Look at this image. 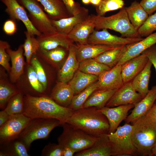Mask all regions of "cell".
<instances>
[{
    "label": "cell",
    "mask_w": 156,
    "mask_h": 156,
    "mask_svg": "<svg viewBox=\"0 0 156 156\" xmlns=\"http://www.w3.org/2000/svg\"><path fill=\"white\" fill-rule=\"evenodd\" d=\"M24 102L23 114L31 119L53 118L64 123L67 122L74 111L69 107L60 105L46 95L26 94Z\"/></svg>",
    "instance_id": "obj_1"
},
{
    "label": "cell",
    "mask_w": 156,
    "mask_h": 156,
    "mask_svg": "<svg viewBox=\"0 0 156 156\" xmlns=\"http://www.w3.org/2000/svg\"><path fill=\"white\" fill-rule=\"evenodd\" d=\"M66 123L94 136L108 134L109 132L107 119L99 109L94 107L74 111Z\"/></svg>",
    "instance_id": "obj_2"
},
{
    "label": "cell",
    "mask_w": 156,
    "mask_h": 156,
    "mask_svg": "<svg viewBox=\"0 0 156 156\" xmlns=\"http://www.w3.org/2000/svg\"><path fill=\"white\" fill-rule=\"evenodd\" d=\"M132 125L133 141L138 155L152 156L156 143V123L146 115Z\"/></svg>",
    "instance_id": "obj_3"
},
{
    "label": "cell",
    "mask_w": 156,
    "mask_h": 156,
    "mask_svg": "<svg viewBox=\"0 0 156 156\" xmlns=\"http://www.w3.org/2000/svg\"><path fill=\"white\" fill-rule=\"evenodd\" d=\"M94 16L96 30L109 29L119 33L123 37H141L138 30L131 23L125 7H123L117 13L110 16L94 15Z\"/></svg>",
    "instance_id": "obj_4"
},
{
    "label": "cell",
    "mask_w": 156,
    "mask_h": 156,
    "mask_svg": "<svg viewBox=\"0 0 156 156\" xmlns=\"http://www.w3.org/2000/svg\"><path fill=\"white\" fill-rule=\"evenodd\" d=\"M63 123L53 118L32 119L20 135L18 139L22 142L28 151L35 140L47 138L52 131Z\"/></svg>",
    "instance_id": "obj_5"
},
{
    "label": "cell",
    "mask_w": 156,
    "mask_h": 156,
    "mask_svg": "<svg viewBox=\"0 0 156 156\" xmlns=\"http://www.w3.org/2000/svg\"><path fill=\"white\" fill-rule=\"evenodd\" d=\"M61 126L63 131L57 138L58 144L62 147L71 148L76 153L91 147L99 136L88 134L66 122L62 123Z\"/></svg>",
    "instance_id": "obj_6"
},
{
    "label": "cell",
    "mask_w": 156,
    "mask_h": 156,
    "mask_svg": "<svg viewBox=\"0 0 156 156\" xmlns=\"http://www.w3.org/2000/svg\"><path fill=\"white\" fill-rule=\"evenodd\" d=\"M133 125L125 123L118 126L115 132L107 134L111 144L112 156H138L132 140Z\"/></svg>",
    "instance_id": "obj_7"
},
{
    "label": "cell",
    "mask_w": 156,
    "mask_h": 156,
    "mask_svg": "<svg viewBox=\"0 0 156 156\" xmlns=\"http://www.w3.org/2000/svg\"><path fill=\"white\" fill-rule=\"evenodd\" d=\"M17 0L27 10L32 25L41 34L57 31L51 19L37 0Z\"/></svg>",
    "instance_id": "obj_8"
},
{
    "label": "cell",
    "mask_w": 156,
    "mask_h": 156,
    "mask_svg": "<svg viewBox=\"0 0 156 156\" xmlns=\"http://www.w3.org/2000/svg\"><path fill=\"white\" fill-rule=\"evenodd\" d=\"M31 119L23 114L10 116L0 126V144L18 139Z\"/></svg>",
    "instance_id": "obj_9"
},
{
    "label": "cell",
    "mask_w": 156,
    "mask_h": 156,
    "mask_svg": "<svg viewBox=\"0 0 156 156\" xmlns=\"http://www.w3.org/2000/svg\"><path fill=\"white\" fill-rule=\"evenodd\" d=\"M143 98L136 91L130 81L124 83L116 90L105 106L114 107L129 104L135 105Z\"/></svg>",
    "instance_id": "obj_10"
},
{
    "label": "cell",
    "mask_w": 156,
    "mask_h": 156,
    "mask_svg": "<svg viewBox=\"0 0 156 156\" xmlns=\"http://www.w3.org/2000/svg\"><path fill=\"white\" fill-rule=\"evenodd\" d=\"M142 37H119L109 33L106 29L101 31L94 30L90 36L87 44L119 46L134 44L142 40Z\"/></svg>",
    "instance_id": "obj_11"
},
{
    "label": "cell",
    "mask_w": 156,
    "mask_h": 156,
    "mask_svg": "<svg viewBox=\"0 0 156 156\" xmlns=\"http://www.w3.org/2000/svg\"><path fill=\"white\" fill-rule=\"evenodd\" d=\"M5 5V12L11 19L22 21L25 25L27 31L37 36L42 34L32 25L25 8L17 0H1Z\"/></svg>",
    "instance_id": "obj_12"
},
{
    "label": "cell",
    "mask_w": 156,
    "mask_h": 156,
    "mask_svg": "<svg viewBox=\"0 0 156 156\" xmlns=\"http://www.w3.org/2000/svg\"><path fill=\"white\" fill-rule=\"evenodd\" d=\"M39 49L48 51L62 47L68 50L73 41L68 35L57 31L42 34L38 36Z\"/></svg>",
    "instance_id": "obj_13"
},
{
    "label": "cell",
    "mask_w": 156,
    "mask_h": 156,
    "mask_svg": "<svg viewBox=\"0 0 156 156\" xmlns=\"http://www.w3.org/2000/svg\"><path fill=\"white\" fill-rule=\"evenodd\" d=\"M156 101V86H153L146 95L134 105L131 113L125 120V122L132 124L146 115Z\"/></svg>",
    "instance_id": "obj_14"
},
{
    "label": "cell",
    "mask_w": 156,
    "mask_h": 156,
    "mask_svg": "<svg viewBox=\"0 0 156 156\" xmlns=\"http://www.w3.org/2000/svg\"><path fill=\"white\" fill-rule=\"evenodd\" d=\"M149 60L142 53L122 65L121 74L124 83L131 81L144 69Z\"/></svg>",
    "instance_id": "obj_15"
},
{
    "label": "cell",
    "mask_w": 156,
    "mask_h": 156,
    "mask_svg": "<svg viewBox=\"0 0 156 156\" xmlns=\"http://www.w3.org/2000/svg\"><path fill=\"white\" fill-rule=\"evenodd\" d=\"M121 65L117 64L98 76L97 90L118 89L123 84L121 74Z\"/></svg>",
    "instance_id": "obj_16"
},
{
    "label": "cell",
    "mask_w": 156,
    "mask_h": 156,
    "mask_svg": "<svg viewBox=\"0 0 156 156\" xmlns=\"http://www.w3.org/2000/svg\"><path fill=\"white\" fill-rule=\"evenodd\" d=\"M133 104H127L114 107L106 106L99 109L107 119L109 124V133L115 131L120 124L125 120L129 111L134 107Z\"/></svg>",
    "instance_id": "obj_17"
},
{
    "label": "cell",
    "mask_w": 156,
    "mask_h": 156,
    "mask_svg": "<svg viewBox=\"0 0 156 156\" xmlns=\"http://www.w3.org/2000/svg\"><path fill=\"white\" fill-rule=\"evenodd\" d=\"M94 16L89 15L86 20L77 25L68 34V37L79 44H87L90 36L95 28Z\"/></svg>",
    "instance_id": "obj_18"
},
{
    "label": "cell",
    "mask_w": 156,
    "mask_h": 156,
    "mask_svg": "<svg viewBox=\"0 0 156 156\" xmlns=\"http://www.w3.org/2000/svg\"><path fill=\"white\" fill-rule=\"evenodd\" d=\"M89 10L81 7L77 14L70 17L55 20L51 19L56 31L68 35L77 24L86 20L88 17Z\"/></svg>",
    "instance_id": "obj_19"
},
{
    "label": "cell",
    "mask_w": 156,
    "mask_h": 156,
    "mask_svg": "<svg viewBox=\"0 0 156 156\" xmlns=\"http://www.w3.org/2000/svg\"><path fill=\"white\" fill-rule=\"evenodd\" d=\"M76 50L77 46L73 44L68 49L67 58L58 73L59 81L65 83L69 82L78 69L79 62L77 58Z\"/></svg>",
    "instance_id": "obj_20"
},
{
    "label": "cell",
    "mask_w": 156,
    "mask_h": 156,
    "mask_svg": "<svg viewBox=\"0 0 156 156\" xmlns=\"http://www.w3.org/2000/svg\"><path fill=\"white\" fill-rule=\"evenodd\" d=\"M76 156H112V148L107 134L101 135L94 144L86 149L76 153Z\"/></svg>",
    "instance_id": "obj_21"
},
{
    "label": "cell",
    "mask_w": 156,
    "mask_h": 156,
    "mask_svg": "<svg viewBox=\"0 0 156 156\" xmlns=\"http://www.w3.org/2000/svg\"><path fill=\"white\" fill-rule=\"evenodd\" d=\"M11 62V66L9 73L11 81L16 82L23 74L25 62L23 55L24 49L23 44L20 45L16 50L12 49L10 47L6 49Z\"/></svg>",
    "instance_id": "obj_22"
},
{
    "label": "cell",
    "mask_w": 156,
    "mask_h": 156,
    "mask_svg": "<svg viewBox=\"0 0 156 156\" xmlns=\"http://www.w3.org/2000/svg\"><path fill=\"white\" fill-rule=\"evenodd\" d=\"M155 44H156V32L137 42L129 44L125 54L117 64L122 65L127 61L140 55Z\"/></svg>",
    "instance_id": "obj_23"
},
{
    "label": "cell",
    "mask_w": 156,
    "mask_h": 156,
    "mask_svg": "<svg viewBox=\"0 0 156 156\" xmlns=\"http://www.w3.org/2000/svg\"><path fill=\"white\" fill-rule=\"evenodd\" d=\"M74 95L68 83L59 81L52 89L50 97L60 105L68 107Z\"/></svg>",
    "instance_id": "obj_24"
},
{
    "label": "cell",
    "mask_w": 156,
    "mask_h": 156,
    "mask_svg": "<svg viewBox=\"0 0 156 156\" xmlns=\"http://www.w3.org/2000/svg\"><path fill=\"white\" fill-rule=\"evenodd\" d=\"M115 47L92 44H79L77 46V58L79 62L87 59L94 58Z\"/></svg>",
    "instance_id": "obj_25"
},
{
    "label": "cell",
    "mask_w": 156,
    "mask_h": 156,
    "mask_svg": "<svg viewBox=\"0 0 156 156\" xmlns=\"http://www.w3.org/2000/svg\"><path fill=\"white\" fill-rule=\"evenodd\" d=\"M37 0L51 19L57 20L72 16L61 0Z\"/></svg>",
    "instance_id": "obj_26"
},
{
    "label": "cell",
    "mask_w": 156,
    "mask_h": 156,
    "mask_svg": "<svg viewBox=\"0 0 156 156\" xmlns=\"http://www.w3.org/2000/svg\"><path fill=\"white\" fill-rule=\"evenodd\" d=\"M129 45L116 46L93 59L112 68L118 64L127 51Z\"/></svg>",
    "instance_id": "obj_27"
},
{
    "label": "cell",
    "mask_w": 156,
    "mask_h": 156,
    "mask_svg": "<svg viewBox=\"0 0 156 156\" xmlns=\"http://www.w3.org/2000/svg\"><path fill=\"white\" fill-rule=\"evenodd\" d=\"M117 90H96L87 99L82 108L94 107L100 109L105 107Z\"/></svg>",
    "instance_id": "obj_28"
},
{
    "label": "cell",
    "mask_w": 156,
    "mask_h": 156,
    "mask_svg": "<svg viewBox=\"0 0 156 156\" xmlns=\"http://www.w3.org/2000/svg\"><path fill=\"white\" fill-rule=\"evenodd\" d=\"M98 79L97 76L86 73L78 69L68 84L75 95L97 81Z\"/></svg>",
    "instance_id": "obj_29"
},
{
    "label": "cell",
    "mask_w": 156,
    "mask_h": 156,
    "mask_svg": "<svg viewBox=\"0 0 156 156\" xmlns=\"http://www.w3.org/2000/svg\"><path fill=\"white\" fill-rule=\"evenodd\" d=\"M152 65L149 60L144 69L131 81L136 91L143 97L149 90L148 85Z\"/></svg>",
    "instance_id": "obj_30"
},
{
    "label": "cell",
    "mask_w": 156,
    "mask_h": 156,
    "mask_svg": "<svg viewBox=\"0 0 156 156\" xmlns=\"http://www.w3.org/2000/svg\"><path fill=\"white\" fill-rule=\"evenodd\" d=\"M129 19L133 26L138 30L144 23L149 15L136 1L125 7Z\"/></svg>",
    "instance_id": "obj_31"
},
{
    "label": "cell",
    "mask_w": 156,
    "mask_h": 156,
    "mask_svg": "<svg viewBox=\"0 0 156 156\" xmlns=\"http://www.w3.org/2000/svg\"><path fill=\"white\" fill-rule=\"evenodd\" d=\"M0 156H29L23 143L18 138L0 144Z\"/></svg>",
    "instance_id": "obj_32"
},
{
    "label": "cell",
    "mask_w": 156,
    "mask_h": 156,
    "mask_svg": "<svg viewBox=\"0 0 156 156\" xmlns=\"http://www.w3.org/2000/svg\"><path fill=\"white\" fill-rule=\"evenodd\" d=\"M111 68L93 58L87 59L79 62L78 69L84 73L98 76Z\"/></svg>",
    "instance_id": "obj_33"
},
{
    "label": "cell",
    "mask_w": 156,
    "mask_h": 156,
    "mask_svg": "<svg viewBox=\"0 0 156 156\" xmlns=\"http://www.w3.org/2000/svg\"><path fill=\"white\" fill-rule=\"evenodd\" d=\"M97 80L92 83L78 94L75 95L68 107L74 111L81 108L91 94L98 88Z\"/></svg>",
    "instance_id": "obj_34"
},
{
    "label": "cell",
    "mask_w": 156,
    "mask_h": 156,
    "mask_svg": "<svg viewBox=\"0 0 156 156\" xmlns=\"http://www.w3.org/2000/svg\"><path fill=\"white\" fill-rule=\"evenodd\" d=\"M26 38L23 44L24 55L25 57L27 63H30L32 56L36 54L40 48L39 44L35 35L32 34L27 31L24 32Z\"/></svg>",
    "instance_id": "obj_35"
},
{
    "label": "cell",
    "mask_w": 156,
    "mask_h": 156,
    "mask_svg": "<svg viewBox=\"0 0 156 156\" xmlns=\"http://www.w3.org/2000/svg\"><path fill=\"white\" fill-rule=\"evenodd\" d=\"M4 109L10 116L23 114L24 102L23 94L19 92L8 101Z\"/></svg>",
    "instance_id": "obj_36"
},
{
    "label": "cell",
    "mask_w": 156,
    "mask_h": 156,
    "mask_svg": "<svg viewBox=\"0 0 156 156\" xmlns=\"http://www.w3.org/2000/svg\"><path fill=\"white\" fill-rule=\"evenodd\" d=\"M20 90L4 80L0 81V108L2 110L5 108L9 100Z\"/></svg>",
    "instance_id": "obj_37"
},
{
    "label": "cell",
    "mask_w": 156,
    "mask_h": 156,
    "mask_svg": "<svg viewBox=\"0 0 156 156\" xmlns=\"http://www.w3.org/2000/svg\"><path fill=\"white\" fill-rule=\"evenodd\" d=\"M124 5L123 0H102L96 7L97 15L104 16L108 12L120 9Z\"/></svg>",
    "instance_id": "obj_38"
},
{
    "label": "cell",
    "mask_w": 156,
    "mask_h": 156,
    "mask_svg": "<svg viewBox=\"0 0 156 156\" xmlns=\"http://www.w3.org/2000/svg\"><path fill=\"white\" fill-rule=\"evenodd\" d=\"M64 48L59 47L48 51L41 50L39 49L37 53L45 59L58 63L62 61L65 56L66 53Z\"/></svg>",
    "instance_id": "obj_39"
},
{
    "label": "cell",
    "mask_w": 156,
    "mask_h": 156,
    "mask_svg": "<svg viewBox=\"0 0 156 156\" xmlns=\"http://www.w3.org/2000/svg\"><path fill=\"white\" fill-rule=\"evenodd\" d=\"M156 31V13L149 15L143 24L138 29L140 37H147Z\"/></svg>",
    "instance_id": "obj_40"
},
{
    "label": "cell",
    "mask_w": 156,
    "mask_h": 156,
    "mask_svg": "<svg viewBox=\"0 0 156 156\" xmlns=\"http://www.w3.org/2000/svg\"><path fill=\"white\" fill-rule=\"evenodd\" d=\"M34 69L38 79L46 90L47 87V79L45 71L38 58L37 54H34L31 58L30 63Z\"/></svg>",
    "instance_id": "obj_41"
},
{
    "label": "cell",
    "mask_w": 156,
    "mask_h": 156,
    "mask_svg": "<svg viewBox=\"0 0 156 156\" xmlns=\"http://www.w3.org/2000/svg\"><path fill=\"white\" fill-rule=\"evenodd\" d=\"M27 77L31 86L36 92L40 93L44 92L45 90L31 65H29L27 69Z\"/></svg>",
    "instance_id": "obj_42"
},
{
    "label": "cell",
    "mask_w": 156,
    "mask_h": 156,
    "mask_svg": "<svg viewBox=\"0 0 156 156\" xmlns=\"http://www.w3.org/2000/svg\"><path fill=\"white\" fill-rule=\"evenodd\" d=\"M10 47L7 41L0 40V64L9 73L11 67L9 63L10 56L6 51V49Z\"/></svg>",
    "instance_id": "obj_43"
},
{
    "label": "cell",
    "mask_w": 156,
    "mask_h": 156,
    "mask_svg": "<svg viewBox=\"0 0 156 156\" xmlns=\"http://www.w3.org/2000/svg\"><path fill=\"white\" fill-rule=\"evenodd\" d=\"M42 156H63V147L59 144L49 143L42 149Z\"/></svg>",
    "instance_id": "obj_44"
},
{
    "label": "cell",
    "mask_w": 156,
    "mask_h": 156,
    "mask_svg": "<svg viewBox=\"0 0 156 156\" xmlns=\"http://www.w3.org/2000/svg\"><path fill=\"white\" fill-rule=\"evenodd\" d=\"M65 5L68 11L73 16L78 13L81 8L80 4L74 0H61Z\"/></svg>",
    "instance_id": "obj_45"
},
{
    "label": "cell",
    "mask_w": 156,
    "mask_h": 156,
    "mask_svg": "<svg viewBox=\"0 0 156 156\" xmlns=\"http://www.w3.org/2000/svg\"><path fill=\"white\" fill-rule=\"evenodd\" d=\"M3 29L7 35H11L14 34L17 30L15 20L10 18L6 21L3 24Z\"/></svg>",
    "instance_id": "obj_46"
},
{
    "label": "cell",
    "mask_w": 156,
    "mask_h": 156,
    "mask_svg": "<svg viewBox=\"0 0 156 156\" xmlns=\"http://www.w3.org/2000/svg\"><path fill=\"white\" fill-rule=\"evenodd\" d=\"M140 3L149 16L156 11V0H141Z\"/></svg>",
    "instance_id": "obj_47"
},
{
    "label": "cell",
    "mask_w": 156,
    "mask_h": 156,
    "mask_svg": "<svg viewBox=\"0 0 156 156\" xmlns=\"http://www.w3.org/2000/svg\"><path fill=\"white\" fill-rule=\"evenodd\" d=\"M142 53L148 57L154 67L156 72V44L148 48Z\"/></svg>",
    "instance_id": "obj_48"
},
{
    "label": "cell",
    "mask_w": 156,
    "mask_h": 156,
    "mask_svg": "<svg viewBox=\"0 0 156 156\" xmlns=\"http://www.w3.org/2000/svg\"><path fill=\"white\" fill-rule=\"evenodd\" d=\"M9 115L4 109L0 112V126L6 122L10 118Z\"/></svg>",
    "instance_id": "obj_49"
},
{
    "label": "cell",
    "mask_w": 156,
    "mask_h": 156,
    "mask_svg": "<svg viewBox=\"0 0 156 156\" xmlns=\"http://www.w3.org/2000/svg\"><path fill=\"white\" fill-rule=\"evenodd\" d=\"M146 115L156 123V103L154 104Z\"/></svg>",
    "instance_id": "obj_50"
},
{
    "label": "cell",
    "mask_w": 156,
    "mask_h": 156,
    "mask_svg": "<svg viewBox=\"0 0 156 156\" xmlns=\"http://www.w3.org/2000/svg\"><path fill=\"white\" fill-rule=\"evenodd\" d=\"M75 153V151L69 147H63V156H72Z\"/></svg>",
    "instance_id": "obj_51"
},
{
    "label": "cell",
    "mask_w": 156,
    "mask_h": 156,
    "mask_svg": "<svg viewBox=\"0 0 156 156\" xmlns=\"http://www.w3.org/2000/svg\"><path fill=\"white\" fill-rule=\"evenodd\" d=\"M102 0H90V3L96 5H98L100 3Z\"/></svg>",
    "instance_id": "obj_52"
},
{
    "label": "cell",
    "mask_w": 156,
    "mask_h": 156,
    "mask_svg": "<svg viewBox=\"0 0 156 156\" xmlns=\"http://www.w3.org/2000/svg\"><path fill=\"white\" fill-rule=\"evenodd\" d=\"M152 156H156V143L152 148Z\"/></svg>",
    "instance_id": "obj_53"
},
{
    "label": "cell",
    "mask_w": 156,
    "mask_h": 156,
    "mask_svg": "<svg viewBox=\"0 0 156 156\" xmlns=\"http://www.w3.org/2000/svg\"><path fill=\"white\" fill-rule=\"evenodd\" d=\"M83 3L85 4H88L90 3V0H81Z\"/></svg>",
    "instance_id": "obj_54"
}]
</instances>
